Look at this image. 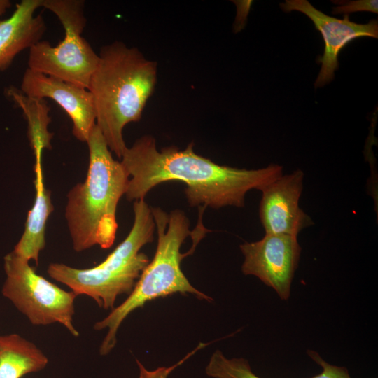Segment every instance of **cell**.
Listing matches in <instances>:
<instances>
[{"instance_id":"19","label":"cell","mask_w":378,"mask_h":378,"mask_svg":"<svg viewBox=\"0 0 378 378\" xmlns=\"http://www.w3.org/2000/svg\"><path fill=\"white\" fill-rule=\"evenodd\" d=\"M11 6V2L9 0H0V18Z\"/></svg>"},{"instance_id":"13","label":"cell","mask_w":378,"mask_h":378,"mask_svg":"<svg viewBox=\"0 0 378 378\" xmlns=\"http://www.w3.org/2000/svg\"><path fill=\"white\" fill-rule=\"evenodd\" d=\"M42 155L41 152L34 153L35 199L31 209L28 212L23 234L13 250L27 260L34 261L36 265L38 262L40 252L46 246V223L54 209L50 192L45 186Z\"/></svg>"},{"instance_id":"11","label":"cell","mask_w":378,"mask_h":378,"mask_svg":"<svg viewBox=\"0 0 378 378\" xmlns=\"http://www.w3.org/2000/svg\"><path fill=\"white\" fill-rule=\"evenodd\" d=\"M20 90L34 99L54 100L72 120L74 136L87 142L96 125L94 102L88 89L28 68L24 73Z\"/></svg>"},{"instance_id":"14","label":"cell","mask_w":378,"mask_h":378,"mask_svg":"<svg viewBox=\"0 0 378 378\" xmlns=\"http://www.w3.org/2000/svg\"><path fill=\"white\" fill-rule=\"evenodd\" d=\"M48 363V357L32 342L15 333L0 335V378H21Z\"/></svg>"},{"instance_id":"12","label":"cell","mask_w":378,"mask_h":378,"mask_svg":"<svg viewBox=\"0 0 378 378\" xmlns=\"http://www.w3.org/2000/svg\"><path fill=\"white\" fill-rule=\"evenodd\" d=\"M41 0H22L12 15L0 20V71L6 70L21 51L41 41L46 25L41 15Z\"/></svg>"},{"instance_id":"6","label":"cell","mask_w":378,"mask_h":378,"mask_svg":"<svg viewBox=\"0 0 378 378\" xmlns=\"http://www.w3.org/2000/svg\"><path fill=\"white\" fill-rule=\"evenodd\" d=\"M6 280L1 293L34 326L59 323L73 336L76 295L38 274L29 261L13 251L4 257Z\"/></svg>"},{"instance_id":"2","label":"cell","mask_w":378,"mask_h":378,"mask_svg":"<svg viewBox=\"0 0 378 378\" xmlns=\"http://www.w3.org/2000/svg\"><path fill=\"white\" fill-rule=\"evenodd\" d=\"M157 74V64L136 48L115 41L101 48L88 90L94 102L96 125L120 159L127 148L123 129L140 120Z\"/></svg>"},{"instance_id":"9","label":"cell","mask_w":378,"mask_h":378,"mask_svg":"<svg viewBox=\"0 0 378 378\" xmlns=\"http://www.w3.org/2000/svg\"><path fill=\"white\" fill-rule=\"evenodd\" d=\"M280 6L286 12L297 10L306 15L323 36L325 48L323 55L318 59L321 68L314 83L316 88L332 80L339 66L338 55L350 41L360 37L378 38L377 20L358 24L350 21L349 15L338 19L324 14L306 0H286Z\"/></svg>"},{"instance_id":"5","label":"cell","mask_w":378,"mask_h":378,"mask_svg":"<svg viewBox=\"0 0 378 378\" xmlns=\"http://www.w3.org/2000/svg\"><path fill=\"white\" fill-rule=\"evenodd\" d=\"M83 0H41V7L53 13L64 29L56 46L40 41L29 48L28 68L88 89L99 55L82 36L87 20Z\"/></svg>"},{"instance_id":"16","label":"cell","mask_w":378,"mask_h":378,"mask_svg":"<svg viewBox=\"0 0 378 378\" xmlns=\"http://www.w3.org/2000/svg\"><path fill=\"white\" fill-rule=\"evenodd\" d=\"M307 354L322 368L321 373L312 378H351L346 368L327 363L316 351L308 350ZM205 372L212 378H260L253 372L247 360L242 358H227L220 350L213 353Z\"/></svg>"},{"instance_id":"8","label":"cell","mask_w":378,"mask_h":378,"mask_svg":"<svg viewBox=\"0 0 378 378\" xmlns=\"http://www.w3.org/2000/svg\"><path fill=\"white\" fill-rule=\"evenodd\" d=\"M148 262L147 255L139 253L125 267L117 272H107L96 266L78 269L52 262L48 265L47 272L52 279L68 286L76 296H88L100 308L112 310L119 295L132 292Z\"/></svg>"},{"instance_id":"3","label":"cell","mask_w":378,"mask_h":378,"mask_svg":"<svg viewBox=\"0 0 378 378\" xmlns=\"http://www.w3.org/2000/svg\"><path fill=\"white\" fill-rule=\"evenodd\" d=\"M89 166L85 180L69 192L65 218L76 252L94 246L108 248L118 230L116 211L125 194L130 176L95 125L86 142Z\"/></svg>"},{"instance_id":"10","label":"cell","mask_w":378,"mask_h":378,"mask_svg":"<svg viewBox=\"0 0 378 378\" xmlns=\"http://www.w3.org/2000/svg\"><path fill=\"white\" fill-rule=\"evenodd\" d=\"M303 180L304 172L298 169L283 174L260 191L259 216L265 233L298 237L303 229L314 225L299 206Z\"/></svg>"},{"instance_id":"7","label":"cell","mask_w":378,"mask_h":378,"mask_svg":"<svg viewBox=\"0 0 378 378\" xmlns=\"http://www.w3.org/2000/svg\"><path fill=\"white\" fill-rule=\"evenodd\" d=\"M239 247L244 257L243 274L258 277L287 300L301 253L298 237L265 233L261 239Z\"/></svg>"},{"instance_id":"18","label":"cell","mask_w":378,"mask_h":378,"mask_svg":"<svg viewBox=\"0 0 378 378\" xmlns=\"http://www.w3.org/2000/svg\"><path fill=\"white\" fill-rule=\"evenodd\" d=\"M333 2L340 4V6L333 8V14L349 15L351 13L358 11H369L378 13V1L377 0L337 1Z\"/></svg>"},{"instance_id":"17","label":"cell","mask_w":378,"mask_h":378,"mask_svg":"<svg viewBox=\"0 0 378 378\" xmlns=\"http://www.w3.org/2000/svg\"><path fill=\"white\" fill-rule=\"evenodd\" d=\"M209 343L200 342L194 350L189 352L186 356L183 357V358L180 360L178 363L169 367H160L153 370H147L145 366L139 360L136 359V362L139 370V378H167L169 375L172 372V371H174L176 368L181 365L185 361H186L189 358L193 356L197 351L204 348Z\"/></svg>"},{"instance_id":"4","label":"cell","mask_w":378,"mask_h":378,"mask_svg":"<svg viewBox=\"0 0 378 378\" xmlns=\"http://www.w3.org/2000/svg\"><path fill=\"white\" fill-rule=\"evenodd\" d=\"M151 209L158 232L154 257L142 270L127 298L94 323L95 330H108L99 347L102 356L108 354L115 346L117 332L123 321L148 302L177 293L212 300L192 286L181 268L182 260L195 249L192 246L188 252L182 253L181 245L188 236L195 234L197 228L190 230L189 220L181 210L176 209L167 214L159 207Z\"/></svg>"},{"instance_id":"1","label":"cell","mask_w":378,"mask_h":378,"mask_svg":"<svg viewBox=\"0 0 378 378\" xmlns=\"http://www.w3.org/2000/svg\"><path fill=\"white\" fill-rule=\"evenodd\" d=\"M120 160L131 177L125 194L129 201L144 200L158 184L178 181L186 184L190 206L242 207L249 190L261 191L283 175V167L276 164L258 169L218 164L197 154L192 143L184 150L172 146L159 150L150 135L127 147Z\"/></svg>"},{"instance_id":"15","label":"cell","mask_w":378,"mask_h":378,"mask_svg":"<svg viewBox=\"0 0 378 378\" xmlns=\"http://www.w3.org/2000/svg\"><path fill=\"white\" fill-rule=\"evenodd\" d=\"M5 94L23 112L27 121L28 138L34 153L50 149L53 134L48 130L51 118L49 116L50 107L46 100L29 97L14 86L6 88Z\"/></svg>"}]
</instances>
